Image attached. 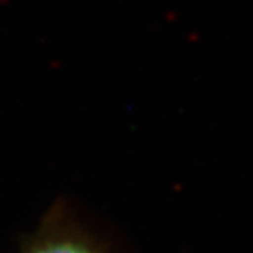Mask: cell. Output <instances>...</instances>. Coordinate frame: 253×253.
Listing matches in <instances>:
<instances>
[{"label":"cell","instance_id":"1","mask_svg":"<svg viewBox=\"0 0 253 253\" xmlns=\"http://www.w3.org/2000/svg\"><path fill=\"white\" fill-rule=\"evenodd\" d=\"M18 253H114V250L79 220L68 202L56 201L37 229L20 240Z\"/></svg>","mask_w":253,"mask_h":253}]
</instances>
